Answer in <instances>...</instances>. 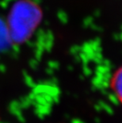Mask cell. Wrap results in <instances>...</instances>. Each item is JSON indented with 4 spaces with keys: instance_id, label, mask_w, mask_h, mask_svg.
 I'll list each match as a JSON object with an SVG mask.
<instances>
[{
    "instance_id": "cell-1",
    "label": "cell",
    "mask_w": 122,
    "mask_h": 123,
    "mask_svg": "<svg viewBox=\"0 0 122 123\" xmlns=\"http://www.w3.org/2000/svg\"><path fill=\"white\" fill-rule=\"evenodd\" d=\"M113 89L116 98L122 104V68L114 75L113 81Z\"/></svg>"
}]
</instances>
